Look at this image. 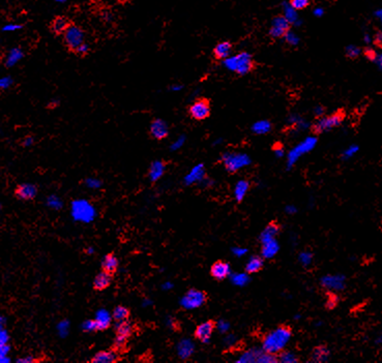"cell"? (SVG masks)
Here are the masks:
<instances>
[{
  "instance_id": "2",
  "label": "cell",
  "mask_w": 382,
  "mask_h": 363,
  "mask_svg": "<svg viewBox=\"0 0 382 363\" xmlns=\"http://www.w3.org/2000/svg\"><path fill=\"white\" fill-rule=\"evenodd\" d=\"M224 64L229 71L240 76L249 74L255 66L252 56L246 52H241L235 56H229L224 60Z\"/></svg>"
},
{
  "instance_id": "25",
  "label": "cell",
  "mask_w": 382,
  "mask_h": 363,
  "mask_svg": "<svg viewBox=\"0 0 382 363\" xmlns=\"http://www.w3.org/2000/svg\"><path fill=\"white\" fill-rule=\"evenodd\" d=\"M133 333H134V326L128 320L116 323V325H115L116 336L129 339L133 335Z\"/></svg>"
},
{
  "instance_id": "22",
  "label": "cell",
  "mask_w": 382,
  "mask_h": 363,
  "mask_svg": "<svg viewBox=\"0 0 382 363\" xmlns=\"http://www.w3.org/2000/svg\"><path fill=\"white\" fill-rule=\"evenodd\" d=\"M112 277L113 276L105 273L103 271H100L97 275H96L94 279V283H93L94 290L97 292H102L108 289L112 283Z\"/></svg>"
},
{
  "instance_id": "24",
  "label": "cell",
  "mask_w": 382,
  "mask_h": 363,
  "mask_svg": "<svg viewBox=\"0 0 382 363\" xmlns=\"http://www.w3.org/2000/svg\"><path fill=\"white\" fill-rule=\"evenodd\" d=\"M280 230H281V227H280V225L277 222L269 223L265 227V229L260 234V241H261V243L264 242V241H267V240L275 239V238L278 236Z\"/></svg>"
},
{
  "instance_id": "18",
  "label": "cell",
  "mask_w": 382,
  "mask_h": 363,
  "mask_svg": "<svg viewBox=\"0 0 382 363\" xmlns=\"http://www.w3.org/2000/svg\"><path fill=\"white\" fill-rule=\"evenodd\" d=\"M119 356L114 350H103L98 351L97 353L91 359L92 363H115L119 361Z\"/></svg>"
},
{
  "instance_id": "19",
  "label": "cell",
  "mask_w": 382,
  "mask_h": 363,
  "mask_svg": "<svg viewBox=\"0 0 382 363\" xmlns=\"http://www.w3.org/2000/svg\"><path fill=\"white\" fill-rule=\"evenodd\" d=\"M232 50V44L228 41L218 43L212 50V55L217 60H225L228 58Z\"/></svg>"
},
{
  "instance_id": "44",
  "label": "cell",
  "mask_w": 382,
  "mask_h": 363,
  "mask_svg": "<svg viewBox=\"0 0 382 363\" xmlns=\"http://www.w3.org/2000/svg\"><path fill=\"white\" fill-rule=\"evenodd\" d=\"M358 151V147L356 145H352L350 147H348V148L343 152V157L344 158H350L351 156H353L356 152Z\"/></svg>"
},
{
  "instance_id": "27",
  "label": "cell",
  "mask_w": 382,
  "mask_h": 363,
  "mask_svg": "<svg viewBox=\"0 0 382 363\" xmlns=\"http://www.w3.org/2000/svg\"><path fill=\"white\" fill-rule=\"evenodd\" d=\"M250 189V182L248 180H239L234 187V197L238 202H241Z\"/></svg>"
},
{
  "instance_id": "23",
  "label": "cell",
  "mask_w": 382,
  "mask_h": 363,
  "mask_svg": "<svg viewBox=\"0 0 382 363\" xmlns=\"http://www.w3.org/2000/svg\"><path fill=\"white\" fill-rule=\"evenodd\" d=\"M331 357V352L328 349V347L325 346H318L316 348H314L311 354V362H315V363H322V362H328Z\"/></svg>"
},
{
  "instance_id": "41",
  "label": "cell",
  "mask_w": 382,
  "mask_h": 363,
  "mask_svg": "<svg viewBox=\"0 0 382 363\" xmlns=\"http://www.w3.org/2000/svg\"><path fill=\"white\" fill-rule=\"evenodd\" d=\"M359 54H361V50H359L357 47L349 46V47L346 49V56H347L348 58L355 59V58L358 57Z\"/></svg>"
},
{
  "instance_id": "13",
  "label": "cell",
  "mask_w": 382,
  "mask_h": 363,
  "mask_svg": "<svg viewBox=\"0 0 382 363\" xmlns=\"http://www.w3.org/2000/svg\"><path fill=\"white\" fill-rule=\"evenodd\" d=\"M321 285L331 291H342L346 285V278L341 274L325 275L321 278Z\"/></svg>"
},
{
  "instance_id": "4",
  "label": "cell",
  "mask_w": 382,
  "mask_h": 363,
  "mask_svg": "<svg viewBox=\"0 0 382 363\" xmlns=\"http://www.w3.org/2000/svg\"><path fill=\"white\" fill-rule=\"evenodd\" d=\"M223 164L226 170L230 173L238 172L239 170L249 166L251 164V158L245 153L227 152L222 156Z\"/></svg>"
},
{
  "instance_id": "43",
  "label": "cell",
  "mask_w": 382,
  "mask_h": 363,
  "mask_svg": "<svg viewBox=\"0 0 382 363\" xmlns=\"http://www.w3.org/2000/svg\"><path fill=\"white\" fill-rule=\"evenodd\" d=\"M216 328L218 329V330L222 333H226L229 328H230V324L227 322V321H224V320H221L219 321L218 323H216Z\"/></svg>"
},
{
  "instance_id": "47",
  "label": "cell",
  "mask_w": 382,
  "mask_h": 363,
  "mask_svg": "<svg viewBox=\"0 0 382 363\" xmlns=\"http://www.w3.org/2000/svg\"><path fill=\"white\" fill-rule=\"evenodd\" d=\"M235 339H237V338H235V336L230 334V335L225 337V344H226L227 346H233L234 343H235Z\"/></svg>"
},
{
  "instance_id": "39",
  "label": "cell",
  "mask_w": 382,
  "mask_h": 363,
  "mask_svg": "<svg viewBox=\"0 0 382 363\" xmlns=\"http://www.w3.org/2000/svg\"><path fill=\"white\" fill-rule=\"evenodd\" d=\"M22 56H23V54H22L21 50H19V49H14L12 52H10V54H9V56H8L7 63H8L9 65L15 64V63L22 57Z\"/></svg>"
},
{
  "instance_id": "15",
  "label": "cell",
  "mask_w": 382,
  "mask_h": 363,
  "mask_svg": "<svg viewBox=\"0 0 382 363\" xmlns=\"http://www.w3.org/2000/svg\"><path fill=\"white\" fill-rule=\"evenodd\" d=\"M85 326H87L88 330H94V331L106 330V329H108L111 326V319L107 313L104 314L102 312L98 314L96 320L86 322Z\"/></svg>"
},
{
  "instance_id": "53",
  "label": "cell",
  "mask_w": 382,
  "mask_h": 363,
  "mask_svg": "<svg viewBox=\"0 0 382 363\" xmlns=\"http://www.w3.org/2000/svg\"><path fill=\"white\" fill-rule=\"evenodd\" d=\"M55 1H56V2H64L65 0H55Z\"/></svg>"
},
{
  "instance_id": "8",
  "label": "cell",
  "mask_w": 382,
  "mask_h": 363,
  "mask_svg": "<svg viewBox=\"0 0 382 363\" xmlns=\"http://www.w3.org/2000/svg\"><path fill=\"white\" fill-rule=\"evenodd\" d=\"M291 22L286 18L285 15H278L274 17L272 21V26L269 28V36L273 39H282L290 31Z\"/></svg>"
},
{
  "instance_id": "38",
  "label": "cell",
  "mask_w": 382,
  "mask_h": 363,
  "mask_svg": "<svg viewBox=\"0 0 382 363\" xmlns=\"http://www.w3.org/2000/svg\"><path fill=\"white\" fill-rule=\"evenodd\" d=\"M338 303H339L338 296H336V295L334 293H330L329 296H328V299H327V303H325L327 308L329 310H334L335 306L338 305Z\"/></svg>"
},
{
  "instance_id": "11",
  "label": "cell",
  "mask_w": 382,
  "mask_h": 363,
  "mask_svg": "<svg viewBox=\"0 0 382 363\" xmlns=\"http://www.w3.org/2000/svg\"><path fill=\"white\" fill-rule=\"evenodd\" d=\"M149 134L151 138L155 140H164L168 137V135H169V127H168L167 122L163 119H153L149 127Z\"/></svg>"
},
{
  "instance_id": "51",
  "label": "cell",
  "mask_w": 382,
  "mask_h": 363,
  "mask_svg": "<svg viewBox=\"0 0 382 363\" xmlns=\"http://www.w3.org/2000/svg\"><path fill=\"white\" fill-rule=\"evenodd\" d=\"M183 143H184V139H179V140L173 145V148H179V147H181V146L183 145Z\"/></svg>"
},
{
  "instance_id": "42",
  "label": "cell",
  "mask_w": 382,
  "mask_h": 363,
  "mask_svg": "<svg viewBox=\"0 0 382 363\" xmlns=\"http://www.w3.org/2000/svg\"><path fill=\"white\" fill-rule=\"evenodd\" d=\"M364 54L366 56V58L369 59L370 61H376L377 58L379 57V55L376 53V51L372 48H367L364 51Z\"/></svg>"
},
{
  "instance_id": "1",
  "label": "cell",
  "mask_w": 382,
  "mask_h": 363,
  "mask_svg": "<svg viewBox=\"0 0 382 363\" xmlns=\"http://www.w3.org/2000/svg\"><path fill=\"white\" fill-rule=\"evenodd\" d=\"M291 336L292 330L289 326H280L265 335L262 342V350L277 355L281 351L285 350Z\"/></svg>"
},
{
  "instance_id": "50",
  "label": "cell",
  "mask_w": 382,
  "mask_h": 363,
  "mask_svg": "<svg viewBox=\"0 0 382 363\" xmlns=\"http://www.w3.org/2000/svg\"><path fill=\"white\" fill-rule=\"evenodd\" d=\"M296 211H297V210H296V208H295L294 206H287V207H286V212H287L288 214H294Z\"/></svg>"
},
{
  "instance_id": "46",
  "label": "cell",
  "mask_w": 382,
  "mask_h": 363,
  "mask_svg": "<svg viewBox=\"0 0 382 363\" xmlns=\"http://www.w3.org/2000/svg\"><path fill=\"white\" fill-rule=\"evenodd\" d=\"M274 152H275V154L278 156V157H282L283 155H284V147H283V145H281V144H276L275 146H274Z\"/></svg>"
},
{
  "instance_id": "37",
  "label": "cell",
  "mask_w": 382,
  "mask_h": 363,
  "mask_svg": "<svg viewBox=\"0 0 382 363\" xmlns=\"http://www.w3.org/2000/svg\"><path fill=\"white\" fill-rule=\"evenodd\" d=\"M312 261H313V254L311 252L305 251L299 254V262L303 266H309L312 263Z\"/></svg>"
},
{
  "instance_id": "52",
  "label": "cell",
  "mask_w": 382,
  "mask_h": 363,
  "mask_svg": "<svg viewBox=\"0 0 382 363\" xmlns=\"http://www.w3.org/2000/svg\"><path fill=\"white\" fill-rule=\"evenodd\" d=\"M181 89H182V86H179V85L172 86V90H181Z\"/></svg>"
},
{
  "instance_id": "45",
  "label": "cell",
  "mask_w": 382,
  "mask_h": 363,
  "mask_svg": "<svg viewBox=\"0 0 382 363\" xmlns=\"http://www.w3.org/2000/svg\"><path fill=\"white\" fill-rule=\"evenodd\" d=\"M232 253L237 257L240 258V257L244 256L246 253H248V251H246V248H244V247H233L232 248Z\"/></svg>"
},
{
  "instance_id": "7",
  "label": "cell",
  "mask_w": 382,
  "mask_h": 363,
  "mask_svg": "<svg viewBox=\"0 0 382 363\" xmlns=\"http://www.w3.org/2000/svg\"><path fill=\"white\" fill-rule=\"evenodd\" d=\"M210 101L206 98H198L189 108V115L197 121H202L210 116Z\"/></svg>"
},
{
  "instance_id": "26",
  "label": "cell",
  "mask_w": 382,
  "mask_h": 363,
  "mask_svg": "<svg viewBox=\"0 0 382 363\" xmlns=\"http://www.w3.org/2000/svg\"><path fill=\"white\" fill-rule=\"evenodd\" d=\"M264 266V261L262 257L259 256H253L250 258V260L246 262L245 265V272L249 274L257 273L260 270H262Z\"/></svg>"
},
{
  "instance_id": "14",
  "label": "cell",
  "mask_w": 382,
  "mask_h": 363,
  "mask_svg": "<svg viewBox=\"0 0 382 363\" xmlns=\"http://www.w3.org/2000/svg\"><path fill=\"white\" fill-rule=\"evenodd\" d=\"M231 273H232L231 267L229 263L225 262V261L220 260L211 265L210 275L217 280H223L225 278H227L230 276Z\"/></svg>"
},
{
  "instance_id": "28",
  "label": "cell",
  "mask_w": 382,
  "mask_h": 363,
  "mask_svg": "<svg viewBox=\"0 0 382 363\" xmlns=\"http://www.w3.org/2000/svg\"><path fill=\"white\" fill-rule=\"evenodd\" d=\"M204 174H205V170H204L203 165H198V166L195 167V168L192 170V171H191V173L187 176V178H186V182H187L188 184H192V183L197 182V181H201L202 179H203Z\"/></svg>"
},
{
  "instance_id": "35",
  "label": "cell",
  "mask_w": 382,
  "mask_h": 363,
  "mask_svg": "<svg viewBox=\"0 0 382 363\" xmlns=\"http://www.w3.org/2000/svg\"><path fill=\"white\" fill-rule=\"evenodd\" d=\"M257 363H277L278 362V357L276 354L268 353V352H265L261 350L259 356L257 358Z\"/></svg>"
},
{
  "instance_id": "34",
  "label": "cell",
  "mask_w": 382,
  "mask_h": 363,
  "mask_svg": "<svg viewBox=\"0 0 382 363\" xmlns=\"http://www.w3.org/2000/svg\"><path fill=\"white\" fill-rule=\"evenodd\" d=\"M278 357V362H282V363H297L298 358L297 356L291 351H281Z\"/></svg>"
},
{
  "instance_id": "21",
  "label": "cell",
  "mask_w": 382,
  "mask_h": 363,
  "mask_svg": "<svg viewBox=\"0 0 382 363\" xmlns=\"http://www.w3.org/2000/svg\"><path fill=\"white\" fill-rule=\"evenodd\" d=\"M261 256L263 259H273L280 251V244L277 239H271L261 243Z\"/></svg>"
},
{
  "instance_id": "40",
  "label": "cell",
  "mask_w": 382,
  "mask_h": 363,
  "mask_svg": "<svg viewBox=\"0 0 382 363\" xmlns=\"http://www.w3.org/2000/svg\"><path fill=\"white\" fill-rule=\"evenodd\" d=\"M89 51H91V47H89V45L86 43H83L74 51V53L77 54L78 56H80V57H84V56H86L89 53Z\"/></svg>"
},
{
  "instance_id": "49",
  "label": "cell",
  "mask_w": 382,
  "mask_h": 363,
  "mask_svg": "<svg viewBox=\"0 0 382 363\" xmlns=\"http://www.w3.org/2000/svg\"><path fill=\"white\" fill-rule=\"evenodd\" d=\"M32 144H33V138H32V137H27V138H25L24 141H23V145H24L25 147H29V146H31Z\"/></svg>"
},
{
  "instance_id": "20",
  "label": "cell",
  "mask_w": 382,
  "mask_h": 363,
  "mask_svg": "<svg viewBox=\"0 0 382 363\" xmlns=\"http://www.w3.org/2000/svg\"><path fill=\"white\" fill-rule=\"evenodd\" d=\"M166 171V164L163 161H154L148 170V178L151 182H155L163 177Z\"/></svg>"
},
{
  "instance_id": "10",
  "label": "cell",
  "mask_w": 382,
  "mask_h": 363,
  "mask_svg": "<svg viewBox=\"0 0 382 363\" xmlns=\"http://www.w3.org/2000/svg\"><path fill=\"white\" fill-rule=\"evenodd\" d=\"M216 329V322L212 320H208L198 325L194 331V336L199 340V342L207 344Z\"/></svg>"
},
{
  "instance_id": "31",
  "label": "cell",
  "mask_w": 382,
  "mask_h": 363,
  "mask_svg": "<svg viewBox=\"0 0 382 363\" xmlns=\"http://www.w3.org/2000/svg\"><path fill=\"white\" fill-rule=\"evenodd\" d=\"M194 352V346L190 342V340H184L178 346V354L179 357L183 359H187L192 356Z\"/></svg>"
},
{
  "instance_id": "30",
  "label": "cell",
  "mask_w": 382,
  "mask_h": 363,
  "mask_svg": "<svg viewBox=\"0 0 382 363\" xmlns=\"http://www.w3.org/2000/svg\"><path fill=\"white\" fill-rule=\"evenodd\" d=\"M261 350L259 349H251L243 352V353L239 356V358L237 360V362L240 363H255L257 361L258 356H259Z\"/></svg>"
},
{
  "instance_id": "17",
  "label": "cell",
  "mask_w": 382,
  "mask_h": 363,
  "mask_svg": "<svg viewBox=\"0 0 382 363\" xmlns=\"http://www.w3.org/2000/svg\"><path fill=\"white\" fill-rule=\"evenodd\" d=\"M72 24L71 20L65 16L55 17L50 23V30L55 36H62Z\"/></svg>"
},
{
  "instance_id": "48",
  "label": "cell",
  "mask_w": 382,
  "mask_h": 363,
  "mask_svg": "<svg viewBox=\"0 0 382 363\" xmlns=\"http://www.w3.org/2000/svg\"><path fill=\"white\" fill-rule=\"evenodd\" d=\"M374 42H375V44L377 45V46H381V44H382V33L380 31H378L376 35H375Z\"/></svg>"
},
{
  "instance_id": "29",
  "label": "cell",
  "mask_w": 382,
  "mask_h": 363,
  "mask_svg": "<svg viewBox=\"0 0 382 363\" xmlns=\"http://www.w3.org/2000/svg\"><path fill=\"white\" fill-rule=\"evenodd\" d=\"M130 316H131V311L128 308L122 305H118L114 309L113 314H112V319L117 323V322L129 320Z\"/></svg>"
},
{
  "instance_id": "6",
  "label": "cell",
  "mask_w": 382,
  "mask_h": 363,
  "mask_svg": "<svg viewBox=\"0 0 382 363\" xmlns=\"http://www.w3.org/2000/svg\"><path fill=\"white\" fill-rule=\"evenodd\" d=\"M207 301V295L205 292L191 289L189 290L185 296L182 298L181 304L185 310H195L203 306Z\"/></svg>"
},
{
  "instance_id": "33",
  "label": "cell",
  "mask_w": 382,
  "mask_h": 363,
  "mask_svg": "<svg viewBox=\"0 0 382 363\" xmlns=\"http://www.w3.org/2000/svg\"><path fill=\"white\" fill-rule=\"evenodd\" d=\"M230 279L233 285L239 287H243L250 282V276L249 273H246V272L245 273H231Z\"/></svg>"
},
{
  "instance_id": "9",
  "label": "cell",
  "mask_w": 382,
  "mask_h": 363,
  "mask_svg": "<svg viewBox=\"0 0 382 363\" xmlns=\"http://www.w3.org/2000/svg\"><path fill=\"white\" fill-rule=\"evenodd\" d=\"M316 143H317L316 138L310 137V138L306 139L305 141H302L296 147H294V148L292 149L288 154V161H287L288 167L290 168V167L293 166L301 155L311 151L314 147H315Z\"/></svg>"
},
{
  "instance_id": "12",
  "label": "cell",
  "mask_w": 382,
  "mask_h": 363,
  "mask_svg": "<svg viewBox=\"0 0 382 363\" xmlns=\"http://www.w3.org/2000/svg\"><path fill=\"white\" fill-rule=\"evenodd\" d=\"M38 187L32 183H21L15 188V197L20 201H32L38 196Z\"/></svg>"
},
{
  "instance_id": "16",
  "label": "cell",
  "mask_w": 382,
  "mask_h": 363,
  "mask_svg": "<svg viewBox=\"0 0 382 363\" xmlns=\"http://www.w3.org/2000/svg\"><path fill=\"white\" fill-rule=\"evenodd\" d=\"M118 267H119V261L113 253L107 254L103 258L102 264H100L102 271L109 275H112V276L116 273L117 270H118Z\"/></svg>"
},
{
  "instance_id": "5",
  "label": "cell",
  "mask_w": 382,
  "mask_h": 363,
  "mask_svg": "<svg viewBox=\"0 0 382 363\" xmlns=\"http://www.w3.org/2000/svg\"><path fill=\"white\" fill-rule=\"evenodd\" d=\"M63 43L65 47L71 52H74L78 47L85 43V32L84 30L76 24H71V26L65 30L62 35Z\"/></svg>"
},
{
  "instance_id": "32",
  "label": "cell",
  "mask_w": 382,
  "mask_h": 363,
  "mask_svg": "<svg viewBox=\"0 0 382 363\" xmlns=\"http://www.w3.org/2000/svg\"><path fill=\"white\" fill-rule=\"evenodd\" d=\"M271 130H272V123L269 122L268 120L257 121L253 124V127H252L253 133L257 134V135L267 134V133L271 132Z\"/></svg>"
},
{
  "instance_id": "3",
  "label": "cell",
  "mask_w": 382,
  "mask_h": 363,
  "mask_svg": "<svg viewBox=\"0 0 382 363\" xmlns=\"http://www.w3.org/2000/svg\"><path fill=\"white\" fill-rule=\"evenodd\" d=\"M346 117V113L344 110H338L334 112L329 116L320 117L315 123L313 124L312 131L315 134H322L324 132L331 131L342 124Z\"/></svg>"
},
{
  "instance_id": "36",
  "label": "cell",
  "mask_w": 382,
  "mask_h": 363,
  "mask_svg": "<svg viewBox=\"0 0 382 363\" xmlns=\"http://www.w3.org/2000/svg\"><path fill=\"white\" fill-rule=\"evenodd\" d=\"M289 3L291 8H293L294 10H302L309 7L311 1L310 0H290Z\"/></svg>"
}]
</instances>
